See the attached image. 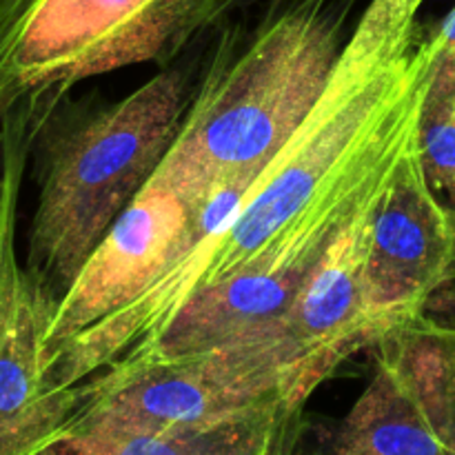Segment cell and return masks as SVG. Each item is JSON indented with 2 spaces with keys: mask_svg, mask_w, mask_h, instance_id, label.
I'll return each mask as SVG.
<instances>
[{
  "mask_svg": "<svg viewBox=\"0 0 455 455\" xmlns=\"http://www.w3.org/2000/svg\"><path fill=\"white\" fill-rule=\"evenodd\" d=\"M302 427H305V409L291 413L265 443H260L251 451L243 455H293L298 443H300Z\"/></svg>",
  "mask_w": 455,
  "mask_h": 455,
  "instance_id": "7c38bea8",
  "label": "cell"
},
{
  "mask_svg": "<svg viewBox=\"0 0 455 455\" xmlns=\"http://www.w3.org/2000/svg\"><path fill=\"white\" fill-rule=\"evenodd\" d=\"M323 382L283 331L203 355L89 378L74 389L76 407L62 434L209 429L305 407Z\"/></svg>",
  "mask_w": 455,
  "mask_h": 455,
  "instance_id": "277c9868",
  "label": "cell"
},
{
  "mask_svg": "<svg viewBox=\"0 0 455 455\" xmlns=\"http://www.w3.org/2000/svg\"><path fill=\"white\" fill-rule=\"evenodd\" d=\"M347 38L340 0H296L222 49L151 182L216 222L309 118Z\"/></svg>",
  "mask_w": 455,
  "mask_h": 455,
  "instance_id": "7a4b0ae2",
  "label": "cell"
},
{
  "mask_svg": "<svg viewBox=\"0 0 455 455\" xmlns=\"http://www.w3.org/2000/svg\"><path fill=\"white\" fill-rule=\"evenodd\" d=\"M283 409L251 420L209 429H173L158 434H62L40 455H243L265 443L291 413Z\"/></svg>",
  "mask_w": 455,
  "mask_h": 455,
  "instance_id": "30bf717a",
  "label": "cell"
},
{
  "mask_svg": "<svg viewBox=\"0 0 455 455\" xmlns=\"http://www.w3.org/2000/svg\"><path fill=\"white\" fill-rule=\"evenodd\" d=\"M65 93H36L0 116V455H40L60 438L76 407V391L53 385L47 369L44 342L58 298L29 274L16 247L34 136Z\"/></svg>",
  "mask_w": 455,
  "mask_h": 455,
  "instance_id": "8992f818",
  "label": "cell"
},
{
  "mask_svg": "<svg viewBox=\"0 0 455 455\" xmlns=\"http://www.w3.org/2000/svg\"><path fill=\"white\" fill-rule=\"evenodd\" d=\"M0 116H3V114H0Z\"/></svg>",
  "mask_w": 455,
  "mask_h": 455,
  "instance_id": "9a60e30c",
  "label": "cell"
},
{
  "mask_svg": "<svg viewBox=\"0 0 455 455\" xmlns=\"http://www.w3.org/2000/svg\"><path fill=\"white\" fill-rule=\"evenodd\" d=\"M451 280L455 220L427 180L418 132L373 213L364 278L373 345L425 315L431 298Z\"/></svg>",
  "mask_w": 455,
  "mask_h": 455,
  "instance_id": "52a82bcc",
  "label": "cell"
},
{
  "mask_svg": "<svg viewBox=\"0 0 455 455\" xmlns=\"http://www.w3.org/2000/svg\"><path fill=\"white\" fill-rule=\"evenodd\" d=\"M229 0H0V114L123 67H169Z\"/></svg>",
  "mask_w": 455,
  "mask_h": 455,
  "instance_id": "5b68a950",
  "label": "cell"
},
{
  "mask_svg": "<svg viewBox=\"0 0 455 455\" xmlns=\"http://www.w3.org/2000/svg\"><path fill=\"white\" fill-rule=\"evenodd\" d=\"M212 225V216L149 180L58 300L44 342L47 355L145 291Z\"/></svg>",
  "mask_w": 455,
  "mask_h": 455,
  "instance_id": "ba28073f",
  "label": "cell"
},
{
  "mask_svg": "<svg viewBox=\"0 0 455 455\" xmlns=\"http://www.w3.org/2000/svg\"><path fill=\"white\" fill-rule=\"evenodd\" d=\"M176 67L120 100L74 109L58 98L31 145L38 204L25 267L60 300L176 142L191 102Z\"/></svg>",
  "mask_w": 455,
  "mask_h": 455,
  "instance_id": "3957f363",
  "label": "cell"
},
{
  "mask_svg": "<svg viewBox=\"0 0 455 455\" xmlns=\"http://www.w3.org/2000/svg\"><path fill=\"white\" fill-rule=\"evenodd\" d=\"M0 160H3V145H0Z\"/></svg>",
  "mask_w": 455,
  "mask_h": 455,
  "instance_id": "5bb4252c",
  "label": "cell"
},
{
  "mask_svg": "<svg viewBox=\"0 0 455 455\" xmlns=\"http://www.w3.org/2000/svg\"><path fill=\"white\" fill-rule=\"evenodd\" d=\"M422 4L371 0L318 105L243 196L145 291L47 355L58 387L76 389L140 355L204 289L278 258H320L420 132L440 53Z\"/></svg>",
  "mask_w": 455,
  "mask_h": 455,
  "instance_id": "6da1fadb",
  "label": "cell"
},
{
  "mask_svg": "<svg viewBox=\"0 0 455 455\" xmlns=\"http://www.w3.org/2000/svg\"><path fill=\"white\" fill-rule=\"evenodd\" d=\"M387 185L338 229L284 318V333L324 380L345 360L373 345L364 278L373 213Z\"/></svg>",
  "mask_w": 455,
  "mask_h": 455,
  "instance_id": "9c48e42d",
  "label": "cell"
},
{
  "mask_svg": "<svg viewBox=\"0 0 455 455\" xmlns=\"http://www.w3.org/2000/svg\"><path fill=\"white\" fill-rule=\"evenodd\" d=\"M440 38V53H438V67L440 71H447V74L455 76V7L451 9L447 18L443 20V25L435 29Z\"/></svg>",
  "mask_w": 455,
  "mask_h": 455,
  "instance_id": "4fadbf2b",
  "label": "cell"
},
{
  "mask_svg": "<svg viewBox=\"0 0 455 455\" xmlns=\"http://www.w3.org/2000/svg\"><path fill=\"white\" fill-rule=\"evenodd\" d=\"M420 163L455 220V76L435 67L420 116Z\"/></svg>",
  "mask_w": 455,
  "mask_h": 455,
  "instance_id": "8fae6325",
  "label": "cell"
}]
</instances>
